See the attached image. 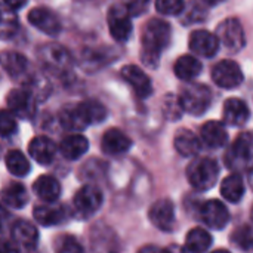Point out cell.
Listing matches in <instances>:
<instances>
[{
	"mask_svg": "<svg viewBox=\"0 0 253 253\" xmlns=\"http://www.w3.org/2000/svg\"><path fill=\"white\" fill-rule=\"evenodd\" d=\"M148 218L151 221V224L165 231V233H169V231H173L175 228V224H176V216H175V206L173 203L169 200V199H162V200H157L151 208H150V212H148Z\"/></svg>",
	"mask_w": 253,
	"mask_h": 253,
	"instance_id": "13",
	"label": "cell"
},
{
	"mask_svg": "<svg viewBox=\"0 0 253 253\" xmlns=\"http://www.w3.org/2000/svg\"><path fill=\"white\" fill-rule=\"evenodd\" d=\"M4 163L7 170L15 175V176H25L30 172V162L28 159L24 156V153L18 151V150H10L6 157H4Z\"/></svg>",
	"mask_w": 253,
	"mask_h": 253,
	"instance_id": "32",
	"label": "cell"
},
{
	"mask_svg": "<svg viewBox=\"0 0 253 253\" xmlns=\"http://www.w3.org/2000/svg\"><path fill=\"white\" fill-rule=\"evenodd\" d=\"M150 0H122V6L129 12L130 16L142 15L148 7Z\"/></svg>",
	"mask_w": 253,
	"mask_h": 253,
	"instance_id": "39",
	"label": "cell"
},
{
	"mask_svg": "<svg viewBox=\"0 0 253 253\" xmlns=\"http://www.w3.org/2000/svg\"><path fill=\"white\" fill-rule=\"evenodd\" d=\"M208 4H211V6H215V4H219V3H222L224 0H205Z\"/></svg>",
	"mask_w": 253,
	"mask_h": 253,
	"instance_id": "44",
	"label": "cell"
},
{
	"mask_svg": "<svg viewBox=\"0 0 253 253\" xmlns=\"http://www.w3.org/2000/svg\"><path fill=\"white\" fill-rule=\"evenodd\" d=\"M221 194L230 203H239L245 194V181L239 173L228 175L221 182Z\"/></svg>",
	"mask_w": 253,
	"mask_h": 253,
	"instance_id": "28",
	"label": "cell"
},
{
	"mask_svg": "<svg viewBox=\"0 0 253 253\" xmlns=\"http://www.w3.org/2000/svg\"><path fill=\"white\" fill-rule=\"evenodd\" d=\"M200 221L212 230H224L230 222V212L227 206L219 200H209L199 209Z\"/></svg>",
	"mask_w": 253,
	"mask_h": 253,
	"instance_id": "9",
	"label": "cell"
},
{
	"mask_svg": "<svg viewBox=\"0 0 253 253\" xmlns=\"http://www.w3.org/2000/svg\"><path fill=\"white\" fill-rule=\"evenodd\" d=\"M59 123L64 129L71 130V132H80L83 129H86V123L82 119V114L76 105H67L61 110L59 113Z\"/></svg>",
	"mask_w": 253,
	"mask_h": 253,
	"instance_id": "30",
	"label": "cell"
},
{
	"mask_svg": "<svg viewBox=\"0 0 253 253\" xmlns=\"http://www.w3.org/2000/svg\"><path fill=\"white\" fill-rule=\"evenodd\" d=\"M122 77L135 90L139 98H147L153 93V84L150 77L136 65L129 64L122 68Z\"/></svg>",
	"mask_w": 253,
	"mask_h": 253,
	"instance_id": "15",
	"label": "cell"
},
{
	"mask_svg": "<svg viewBox=\"0 0 253 253\" xmlns=\"http://www.w3.org/2000/svg\"><path fill=\"white\" fill-rule=\"evenodd\" d=\"M0 230H1V222H0Z\"/></svg>",
	"mask_w": 253,
	"mask_h": 253,
	"instance_id": "46",
	"label": "cell"
},
{
	"mask_svg": "<svg viewBox=\"0 0 253 253\" xmlns=\"http://www.w3.org/2000/svg\"><path fill=\"white\" fill-rule=\"evenodd\" d=\"M182 108L178 101V96L168 95L163 101V114L168 120H178L182 116Z\"/></svg>",
	"mask_w": 253,
	"mask_h": 253,
	"instance_id": "35",
	"label": "cell"
},
{
	"mask_svg": "<svg viewBox=\"0 0 253 253\" xmlns=\"http://www.w3.org/2000/svg\"><path fill=\"white\" fill-rule=\"evenodd\" d=\"M216 39L219 44H224L231 52H239L246 46V34L242 22L237 18L225 19L216 28Z\"/></svg>",
	"mask_w": 253,
	"mask_h": 253,
	"instance_id": "5",
	"label": "cell"
},
{
	"mask_svg": "<svg viewBox=\"0 0 253 253\" xmlns=\"http://www.w3.org/2000/svg\"><path fill=\"white\" fill-rule=\"evenodd\" d=\"M56 253H83V248L73 236H59L55 240Z\"/></svg>",
	"mask_w": 253,
	"mask_h": 253,
	"instance_id": "34",
	"label": "cell"
},
{
	"mask_svg": "<svg viewBox=\"0 0 253 253\" xmlns=\"http://www.w3.org/2000/svg\"><path fill=\"white\" fill-rule=\"evenodd\" d=\"M28 21L33 27L40 30L47 36H58L62 30L59 16L49 7L40 6L34 7L28 12Z\"/></svg>",
	"mask_w": 253,
	"mask_h": 253,
	"instance_id": "12",
	"label": "cell"
},
{
	"mask_svg": "<svg viewBox=\"0 0 253 253\" xmlns=\"http://www.w3.org/2000/svg\"><path fill=\"white\" fill-rule=\"evenodd\" d=\"M33 216L37 224L43 227H52V225L61 224L65 219V211L61 206L46 203V205L36 206L33 211Z\"/></svg>",
	"mask_w": 253,
	"mask_h": 253,
	"instance_id": "24",
	"label": "cell"
},
{
	"mask_svg": "<svg viewBox=\"0 0 253 253\" xmlns=\"http://www.w3.org/2000/svg\"><path fill=\"white\" fill-rule=\"evenodd\" d=\"M40 59L47 70L56 74L68 71L73 64L70 52L59 44H46V47H43L40 52Z\"/></svg>",
	"mask_w": 253,
	"mask_h": 253,
	"instance_id": "10",
	"label": "cell"
},
{
	"mask_svg": "<svg viewBox=\"0 0 253 253\" xmlns=\"http://www.w3.org/2000/svg\"><path fill=\"white\" fill-rule=\"evenodd\" d=\"M170 25L153 18L144 28L141 37V61L148 68L154 70L160 64V56L170 43Z\"/></svg>",
	"mask_w": 253,
	"mask_h": 253,
	"instance_id": "1",
	"label": "cell"
},
{
	"mask_svg": "<svg viewBox=\"0 0 253 253\" xmlns=\"http://www.w3.org/2000/svg\"><path fill=\"white\" fill-rule=\"evenodd\" d=\"M12 239L25 252L34 251L39 242V231L37 228L28 221H18L12 227Z\"/></svg>",
	"mask_w": 253,
	"mask_h": 253,
	"instance_id": "18",
	"label": "cell"
},
{
	"mask_svg": "<svg viewBox=\"0 0 253 253\" xmlns=\"http://www.w3.org/2000/svg\"><path fill=\"white\" fill-rule=\"evenodd\" d=\"M102 193L95 185H83L73 199L74 211L80 218H90L102 206Z\"/></svg>",
	"mask_w": 253,
	"mask_h": 253,
	"instance_id": "6",
	"label": "cell"
},
{
	"mask_svg": "<svg viewBox=\"0 0 253 253\" xmlns=\"http://www.w3.org/2000/svg\"><path fill=\"white\" fill-rule=\"evenodd\" d=\"M243 71L233 59H222L212 68V80L222 89H236L243 83Z\"/></svg>",
	"mask_w": 253,
	"mask_h": 253,
	"instance_id": "7",
	"label": "cell"
},
{
	"mask_svg": "<svg viewBox=\"0 0 253 253\" xmlns=\"http://www.w3.org/2000/svg\"><path fill=\"white\" fill-rule=\"evenodd\" d=\"M1 62H3V67L7 71V74L12 77L22 76L28 68L27 58L18 52H4L1 56Z\"/></svg>",
	"mask_w": 253,
	"mask_h": 253,
	"instance_id": "31",
	"label": "cell"
},
{
	"mask_svg": "<svg viewBox=\"0 0 253 253\" xmlns=\"http://www.w3.org/2000/svg\"><path fill=\"white\" fill-rule=\"evenodd\" d=\"M89 150V141L79 133L65 136L59 144V153L67 160H77L83 157Z\"/></svg>",
	"mask_w": 253,
	"mask_h": 253,
	"instance_id": "22",
	"label": "cell"
},
{
	"mask_svg": "<svg viewBox=\"0 0 253 253\" xmlns=\"http://www.w3.org/2000/svg\"><path fill=\"white\" fill-rule=\"evenodd\" d=\"M185 245L190 253H205L212 245V236L205 228H193L187 234Z\"/></svg>",
	"mask_w": 253,
	"mask_h": 253,
	"instance_id": "29",
	"label": "cell"
},
{
	"mask_svg": "<svg viewBox=\"0 0 253 253\" xmlns=\"http://www.w3.org/2000/svg\"><path fill=\"white\" fill-rule=\"evenodd\" d=\"M132 147V139L120 129H108L101 141V148L108 156H117L129 151Z\"/></svg>",
	"mask_w": 253,
	"mask_h": 253,
	"instance_id": "16",
	"label": "cell"
},
{
	"mask_svg": "<svg viewBox=\"0 0 253 253\" xmlns=\"http://www.w3.org/2000/svg\"><path fill=\"white\" fill-rule=\"evenodd\" d=\"M27 1H28V0H3V4H4L7 9H10V10L13 12V10L22 9V7L27 4Z\"/></svg>",
	"mask_w": 253,
	"mask_h": 253,
	"instance_id": "42",
	"label": "cell"
},
{
	"mask_svg": "<svg viewBox=\"0 0 253 253\" xmlns=\"http://www.w3.org/2000/svg\"><path fill=\"white\" fill-rule=\"evenodd\" d=\"M202 62L194 55H182L173 65L175 76L182 82H191L202 73Z\"/></svg>",
	"mask_w": 253,
	"mask_h": 253,
	"instance_id": "25",
	"label": "cell"
},
{
	"mask_svg": "<svg viewBox=\"0 0 253 253\" xmlns=\"http://www.w3.org/2000/svg\"><path fill=\"white\" fill-rule=\"evenodd\" d=\"M18 28V19L10 9L0 3V39L10 37Z\"/></svg>",
	"mask_w": 253,
	"mask_h": 253,
	"instance_id": "33",
	"label": "cell"
},
{
	"mask_svg": "<svg viewBox=\"0 0 253 253\" xmlns=\"http://www.w3.org/2000/svg\"><path fill=\"white\" fill-rule=\"evenodd\" d=\"M77 108H79L82 119L84 120L86 126L101 123L107 119V108L95 99L82 101L77 104Z\"/></svg>",
	"mask_w": 253,
	"mask_h": 253,
	"instance_id": "27",
	"label": "cell"
},
{
	"mask_svg": "<svg viewBox=\"0 0 253 253\" xmlns=\"http://www.w3.org/2000/svg\"><path fill=\"white\" fill-rule=\"evenodd\" d=\"M212 253H230L228 251H225V249H218V251H215V252Z\"/></svg>",
	"mask_w": 253,
	"mask_h": 253,
	"instance_id": "45",
	"label": "cell"
},
{
	"mask_svg": "<svg viewBox=\"0 0 253 253\" xmlns=\"http://www.w3.org/2000/svg\"><path fill=\"white\" fill-rule=\"evenodd\" d=\"M0 154H1V151H0Z\"/></svg>",
	"mask_w": 253,
	"mask_h": 253,
	"instance_id": "47",
	"label": "cell"
},
{
	"mask_svg": "<svg viewBox=\"0 0 253 253\" xmlns=\"http://www.w3.org/2000/svg\"><path fill=\"white\" fill-rule=\"evenodd\" d=\"M33 191L44 203H53L61 194V185L56 178L50 175H42L34 181Z\"/></svg>",
	"mask_w": 253,
	"mask_h": 253,
	"instance_id": "23",
	"label": "cell"
},
{
	"mask_svg": "<svg viewBox=\"0 0 253 253\" xmlns=\"http://www.w3.org/2000/svg\"><path fill=\"white\" fill-rule=\"evenodd\" d=\"M173 145L178 154H181L182 157H194L202 150L200 138L190 129H179L175 135Z\"/></svg>",
	"mask_w": 253,
	"mask_h": 253,
	"instance_id": "21",
	"label": "cell"
},
{
	"mask_svg": "<svg viewBox=\"0 0 253 253\" xmlns=\"http://www.w3.org/2000/svg\"><path fill=\"white\" fill-rule=\"evenodd\" d=\"M200 141L209 148H221L228 142V132L221 122L211 120L202 126Z\"/></svg>",
	"mask_w": 253,
	"mask_h": 253,
	"instance_id": "19",
	"label": "cell"
},
{
	"mask_svg": "<svg viewBox=\"0 0 253 253\" xmlns=\"http://www.w3.org/2000/svg\"><path fill=\"white\" fill-rule=\"evenodd\" d=\"M252 163V135L249 132L240 133L227 153L225 165L234 170L249 169Z\"/></svg>",
	"mask_w": 253,
	"mask_h": 253,
	"instance_id": "4",
	"label": "cell"
},
{
	"mask_svg": "<svg viewBox=\"0 0 253 253\" xmlns=\"http://www.w3.org/2000/svg\"><path fill=\"white\" fill-rule=\"evenodd\" d=\"M6 102L9 111L19 119H30L36 111V98L28 89H12Z\"/></svg>",
	"mask_w": 253,
	"mask_h": 253,
	"instance_id": "11",
	"label": "cell"
},
{
	"mask_svg": "<svg viewBox=\"0 0 253 253\" xmlns=\"http://www.w3.org/2000/svg\"><path fill=\"white\" fill-rule=\"evenodd\" d=\"M138 253H168V252H166V249H160L159 246L148 245V246H144V248H141Z\"/></svg>",
	"mask_w": 253,
	"mask_h": 253,
	"instance_id": "43",
	"label": "cell"
},
{
	"mask_svg": "<svg viewBox=\"0 0 253 253\" xmlns=\"http://www.w3.org/2000/svg\"><path fill=\"white\" fill-rule=\"evenodd\" d=\"M190 49L194 55L203 58H213L219 50V42L215 34L206 30H196L191 33L188 40Z\"/></svg>",
	"mask_w": 253,
	"mask_h": 253,
	"instance_id": "14",
	"label": "cell"
},
{
	"mask_svg": "<svg viewBox=\"0 0 253 253\" xmlns=\"http://www.w3.org/2000/svg\"><path fill=\"white\" fill-rule=\"evenodd\" d=\"M219 176L218 163L211 157L194 159L187 168V179L194 190L206 191L211 190Z\"/></svg>",
	"mask_w": 253,
	"mask_h": 253,
	"instance_id": "2",
	"label": "cell"
},
{
	"mask_svg": "<svg viewBox=\"0 0 253 253\" xmlns=\"http://www.w3.org/2000/svg\"><path fill=\"white\" fill-rule=\"evenodd\" d=\"M0 253H27L19 251L15 245H12L7 240H0Z\"/></svg>",
	"mask_w": 253,
	"mask_h": 253,
	"instance_id": "41",
	"label": "cell"
},
{
	"mask_svg": "<svg viewBox=\"0 0 253 253\" xmlns=\"http://www.w3.org/2000/svg\"><path fill=\"white\" fill-rule=\"evenodd\" d=\"M156 9L163 15H179L185 9L184 0H156Z\"/></svg>",
	"mask_w": 253,
	"mask_h": 253,
	"instance_id": "36",
	"label": "cell"
},
{
	"mask_svg": "<svg viewBox=\"0 0 253 253\" xmlns=\"http://www.w3.org/2000/svg\"><path fill=\"white\" fill-rule=\"evenodd\" d=\"M16 127V117L9 110H0V136H10Z\"/></svg>",
	"mask_w": 253,
	"mask_h": 253,
	"instance_id": "37",
	"label": "cell"
},
{
	"mask_svg": "<svg viewBox=\"0 0 253 253\" xmlns=\"http://www.w3.org/2000/svg\"><path fill=\"white\" fill-rule=\"evenodd\" d=\"M1 202L12 209H22L28 203V193L25 187L19 182L9 184L0 193Z\"/></svg>",
	"mask_w": 253,
	"mask_h": 253,
	"instance_id": "26",
	"label": "cell"
},
{
	"mask_svg": "<svg viewBox=\"0 0 253 253\" xmlns=\"http://www.w3.org/2000/svg\"><path fill=\"white\" fill-rule=\"evenodd\" d=\"M182 12H185V24H191V22H199V21H202V19H205V16H206V13H205V9L199 4V3H191V6H190V9L188 10H182Z\"/></svg>",
	"mask_w": 253,
	"mask_h": 253,
	"instance_id": "40",
	"label": "cell"
},
{
	"mask_svg": "<svg viewBox=\"0 0 253 253\" xmlns=\"http://www.w3.org/2000/svg\"><path fill=\"white\" fill-rule=\"evenodd\" d=\"M233 240L234 243L243 249V251H251V246H252V230L249 225H245L242 228H239L234 236H233Z\"/></svg>",
	"mask_w": 253,
	"mask_h": 253,
	"instance_id": "38",
	"label": "cell"
},
{
	"mask_svg": "<svg viewBox=\"0 0 253 253\" xmlns=\"http://www.w3.org/2000/svg\"><path fill=\"white\" fill-rule=\"evenodd\" d=\"M182 111L191 116H202L205 114L211 104H212V92L208 86L200 83H190L187 84L181 95L178 96Z\"/></svg>",
	"mask_w": 253,
	"mask_h": 253,
	"instance_id": "3",
	"label": "cell"
},
{
	"mask_svg": "<svg viewBox=\"0 0 253 253\" xmlns=\"http://www.w3.org/2000/svg\"><path fill=\"white\" fill-rule=\"evenodd\" d=\"M30 156L40 165H49L56 154V145L47 136H36L28 144Z\"/></svg>",
	"mask_w": 253,
	"mask_h": 253,
	"instance_id": "20",
	"label": "cell"
},
{
	"mask_svg": "<svg viewBox=\"0 0 253 253\" xmlns=\"http://www.w3.org/2000/svg\"><path fill=\"white\" fill-rule=\"evenodd\" d=\"M222 116H224L225 125L239 127V126H243L248 123V120L251 117V111L245 101H242L239 98H230L224 104Z\"/></svg>",
	"mask_w": 253,
	"mask_h": 253,
	"instance_id": "17",
	"label": "cell"
},
{
	"mask_svg": "<svg viewBox=\"0 0 253 253\" xmlns=\"http://www.w3.org/2000/svg\"><path fill=\"white\" fill-rule=\"evenodd\" d=\"M108 30L116 42H126L132 34V16L129 12L119 4H113L108 10Z\"/></svg>",
	"mask_w": 253,
	"mask_h": 253,
	"instance_id": "8",
	"label": "cell"
}]
</instances>
